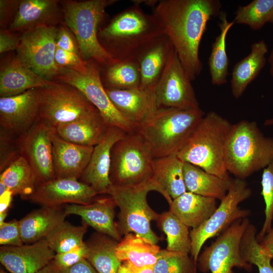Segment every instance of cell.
I'll return each mask as SVG.
<instances>
[{"label":"cell","instance_id":"d590c367","mask_svg":"<svg viewBox=\"0 0 273 273\" xmlns=\"http://www.w3.org/2000/svg\"><path fill=\"white\" fill-rule=\"evenodd\" d=\"M103 67L104 72L101 78L105 88L128 89L140 87L141 74L135 59L118 61Z\"/></svg>","mask_w":273,"mask_h":273},{"label":"cell","instance_id":"680465c9","mask_svg":"<svg viewBox=\"0 0 273 273\" xmlns=\"http://www.w3.org/2000/svg\"><path fill=\"white\" fill-rule=\"evenodd\" d=\"M8 213V210L0 212V224L5 222V219L6 218Z\"/></svg>","mask_w":273,"mask_h":273},{"label":"cell","instance_id":"52a82bcc","mask_svg":"<svg viewBox=\"0 0 273 273\" xmlns=\"http://www.w3.org/2000/svg\"><path fill=\"white\" fill-rule=\"evenodd\" d=\"M116 0L67 1L63 13L65 22L77 41L81 56L106 66L118 61L114 59L101 44L98 33L106 9Z\"/></svg>","mask_w":273,"mask_h":273},{"label":"cell","instance_id":"f1b7e54d","mask_svg":"<svg viewBox=\"0 0 273 273\" xmlns=\"http://www.w3.org/2000/svg\"><path fill=\"white\" fill-rule=\"evenodd\" d=\"M268 47L263 40L253 42L251 51L233 67L231 80V90L236 99L240 98L248 86L257 77L266 63Z\"/></svg>","mask_w":273,"mask_h":273},{"label":"cell","instance_id":"2e32d148","mask_svg":"<svg viewBox=\"0 0 273 273\" xmlns=\"http://www.w3.org/2000/svg\"><path fill=\"white\" fill-rule=\"evenodd\" d=\"M40 119L38 88L15 96L1 97V128L18 137Z\"/></svg>","mask_w":273,"mask_h":273},{"label":"cell","instance_id":"bcb514c9","mask_svg":"<svg viewBox=\"0 0 273 273\" xmlns=\"http://www.w3.org/2000/svg\"><path fill=\"white\" fill-rule=\"evenodd\" d=\"M21 239L19 221L14 219L0 224V244L2 246H20Z\"/></svg>","mask_w":273,"mask_h":273},{"label":"cell","instance_id":"7dc6e473","mask_svg":"<svg viewBox=\"0 0 273 273\" xmlns=\"http://www.w3.org/2000/svg\"><path fill=\"white\" fill-rule=\"evenodd\" d=\"M56 47L81 56L76 38L73 33L67 27H61L58 29Z\"/></svg>","mask_w":273,"mask_h":273},{"label":"cell","instance_id":"5bb4252c","mask_svg":"<svg viewBox=\"0 0 273 273\" xmlns=\"http://www.w3.org/2000/svg\"><path fill=\"white\" fill-rule=\"evenodd\" d=\"M191 81L174 50L153 90L157 109L199 108Z\"/></svg>","mask_w":273,"mask_h":273},{"label":"cell","instance_id":"3957f363","mask_svg":"<svg viewBox=\"0 0 273 273\" xmlns=\"http://www.w3.org/2000/svg\"><path fill=\"white\" fill-rule=\"evenodd\" d=\"M232 124L214 111L203 116L176 155L184 162L222 178L230 177L225 164L226 142Z\"/></svg>","mask_w":273,"mask_h":273},{"label":"cell","instance_id":"b9f144b4","mask_svg":"<svg viewBox=\"0 0 273 273\" xmlns=\"http://www.w3.org/2000/svg\"><path fill=\"white\" fill-rule=\"evenodd\" d=\"M261 192L264 203L265 219L256 238L259 242L272 226L273 221V160L263 170L261 176Z\"/></svg>","mask_w":273,"mask_h":273},{"label":"cell","instance_id":"4dcf8cb0","mask_svg":"<svg viewBox=\"0 0 273 273\" xmlns=\"http://www.w3.org/2000/svg\"><path fill=\"white\" fill-rule=\"evenodd\" d=\"M117 241L97 232L85 242L87 248L85 259L98 273H118L122 262L116 255Z\"/></svg>","mask_w":273,"mask_h":273},{"label":"cell","instance_id":"ffe728a7","mask_svg":"<svg viewBox=\"0 0 273 273\" xmlns=\"http://www.w3.org/2000/svg\"><path fill=\"white\" fill-rule=\"evenodd\" d=\"M105 90L115 107L135 130L157 110L153 91L140 88Z\"/></svg>","mask_w":273,"mask_h":273},{"label":"cell","instance_id":"4316f807","mask_svg":"<svg viewBox=\"0 0 273 273\" xmlns=\"http://www.w3.org/2000/svg\"><path fill=\"white\" fill-rule=\"evenodd\" d=\"M67 216L61 206L42 207L33 210L19 220L24 244H32L45 238Z\"/></svg>","mask_w":273,"mask_h":273},{"label":"cell","instance_id":"d4e9b609","mask_svg":"<svg viewBox=\"0 0 273 273\" xmlns=\"http://www.w3.org/2000/svg\"><path fill=\"white\" fill-rule=\"evenodd\" d=\"M109 127L98 112L61 124L54 129L57 135L67 142L95 147L104 138Z\"/></svg>","mask_w":273,"mask_h":273},{"label":"cell","instance_id":"f546056e","mask_svg":"<svg viewBox=\"0 0 273 273\" xmlns=\"http://www.w3.org/2000/svg\"><path fill=\"white\" fill-rule=\"evenodd\" d=\"M184 177L187 191L220 201L227 194L233 179L219 177L187 162H184Z\"/></svg>","mask_w":273,"mask_h":273},{"label":"cell","instance_id":"8d00e7d4","mask_svg":"<svg viewBox=\"0 0 273 273\" xmlns=\"http://www.w3.org/2000/svg\"><path fill=\"white\" fill-rule=\"evenodd\" d=\"M157 222L166 235L167 250L190 253L191 239L188 226L170 210L159 214Z\"/></svg>","mask_w":273,"mask_h":273},{"label":"cell","instance_id":"e575fe53","mask_svg":"<svg viewBox=\"0 0 273 273\" xmlns=\"http://www.w3.org/2000/svg\"><path fill=\"white\" fill-rule=\"evenodd\" d=\"M0 180L14 195H18L26 200L38 185L33 170L22 156L1 172Z\"/></svg>","mask_w":273,"mask_h":273},{"label":"cell","instance_id":"7bdbcfd3","mask_svg":"<svg viewBox=\"0 0 273 273\" xmlns=\"http://www.w3.org/2000/svg\"><path fill=\"white\" fill-rule=\"evenodd\" d=\"M17 139V136L0 128L1 172L21 156Z\"/></svg>","mask_w":273,"mask_h":273},{"label":"cell","instance_id":"f6af8a7d","mask_svg":"<svg viewBox=\"0 0 273 273\" xmlns=\"http://www.w3.org/2000/svg\"><path fill=\"white\" fill-rule=\"evenodd\" d=\"M87 248L85 242L82 245L70 251L56 253L52 262L59 270L71 266L83 259L86 258Z\"/></svg>","mask_w":273,"mask_h":273},{"label":"cell","instance_id":"be15d7a7","mask_svg":"<svg viewBox=\"0 0 273 273\" xmlns=\"http://www.w3.org/2000/svg\"><path fill=\"white\" fill-rule=\"evenodd\" d=\"M272 265H273V261L272 262Z\"/></svg>","mask_w":273,"mask_h":273},{"label":"cell","instance_id":"9a60e30c","mask_svg":"<svg viewBox=\"0 0 273 273\" xmlns=\"http://www.w3.org/2000/svg\"><path fill=\"white\" fill-rule=\"evenodd\" d=\"M54 131V128L40 119L17 139L21 155L32 167L38 185L56 178L53 154Z\"/></svg>","mask_w":273,"mask_h":273},{"label":"cell","instance_id":"1f68e13d","mask_svg":"<svg viewBox=\"0 0 273 273\" xmlns=\"http://www.w3.org/2000/svg\"><path fill=\"white\" fill-rule=\"evenodd\" d=\"M184 162L176 155L154 158L153 177L173 200L186 192Z\"/></svg>","mask_w":273,"mask_h":273},{"label":"cell","instance_id":"74e56055","mask_svg":"<svg viewBox=\"0 0 273 273\" xmlns=\"http://www.w3.org/2000/svg\"><path fill=\"white\" fill-rule=\"evenodd\" d=\"M87 229V226L84 224L75 225L64 221L57 226L44 239L55 253H63L83 244V238Z\"/></svg>","mask_w":273,"mask_h":273},{"label":"cell","instance_id":"e0dca14e","mask_svg":"<svg viewBox=\"0 0 273 273\" xmlns=\"http://www.w3.org/2000/svg\"><path fill=\"white\" fill-rule=\"evenodd\" d=\"M97 195L92 187L79 180L55 178L38 185L26 200L42 206L57 207L66 203L88 204Z\"/></svg>","mask_w":273,"mask_h":273},{"label":"cell","instance_id":"d6986e66","mask_svg":"<svg viewBox=\"0 0 273 273\" xmlns=\"http://www.w3.org/2000/svg\"><path fill=\"white\" fill-rule=\"evenodd\" d=\"M55 252L44 238L20 246H2L0 261L11 273H36L54 258Z\"/></svg>","mask_w":273,"mask_h":273},{"label":"cell","instance_id":"ac0fdd59","mask_svg":"<svg viewBox=\"0 0 273 273\" xmlns=\"http://www.w3.org/2000/svg\"><path fill=\"white\" fill-rule=\"evenodd\" d=\"M126 133L118 127H109L104 138L94 147L88 163L79 180L89 186L98 194H107L112 185L109 177L111 150Z\"/></svg>","mask_w":273,"mask_h":273},{"label":"cell","instance_id":"30bf717a","mask_svg":"<svg viewBox=\"0 0 273 273\" xmlns=\"http://www.w3.org/2000/svg\"><path fill=\"white\" fill-rule=\"evenodd\" d=\"M38 90L40 119L53 128L99 112L79 90L69 84L56 82Z\"/></svg>","mask_w":273,"mask_h":273},{"label":"cell","instance_id":"ab89813d","mask_svg":"<svg viewBox=\"0 0 273 273\" xmlns=\"http://www.w3.org/2000/svg\"><path fill=\"white\" fill-rule=\"evenodd\" d=\"M233 21L253 30L260 29L267 23L273 24V0H254L239 6Z\"/></svg>","mask_w":273,"mask_h":273},{"label":"cell","instance_id":"6da1fadb","mask_svg":"<svg viewBox=\"0 0 273 273\" xmlns=\"http://www.w3.org/2000/svg\"><path fill=\"white\" fill-rule=\"evenodd\" d=\"M218 0H162L152 14L171 41L191 81L202 72L199 48L208 22L221 13Z\"/></svg>","mask_w":273,"mask_h":273},{"label":"cell","instance_id":"91938a15","mask_svg":"<svg viewBox=\"0 0 273 273\" xmlns=\"http://www.w3.org/2000/svg\"><path fill=\"white\" fill-rule=\"evenodd\" d=\"M8 189L7 187L0 180V195L6 192Z\"/></svg>","mask_w":273,"mask_h":273},{"label":"cell","instance_id":"277c9868","mask_svg":"<svg viewBox=\"0 0 273 273\" xmlns=\"http://www.w3.org/2000/svg\"><path fill=\"white\" fill-rule=\"evenodd\" d=\"M195 109H158L135 129L149 145L154 158L176 155L205 115Z\"/></svg>","mask_w":273,"mask_h":273},{"label":"cell","instance_id":"db71d44e","mask_svg":"<svg viewBox=\"0 0 273 273\" xmlns=\"http://www.w3.org/2000/svg\"><path fill=\"white\" fill-rule=\"evenodd\" d=\"M13 196V193L9 190L0 195V212L9 210Z\"/></svg>","mask_w":273,"mask_h":273},{"label":"cell","instance_id":"f5cc1de1","mask_svg":"<svg viewBox=\"0 0 273 273\" xmlns=\"http://www.w3.org/2000/svg\"><path fill=\"white\" fill-rule=\"evenodd\" d=\"M259 242L273 260V225Z\"/></svg>","mask_w":273,"mask_h":273},{"label":"cell","instance_id":"8992f818","mask_svg":"<svg viewBox=\"0 0 273 273\" xmlns=\"http://www.w3.org/2000/svg\"><path fill=\"white\" fill-rule=\"evenodd\" d=\"M272 160L273 138L265 136L255 122L242 120L232 125L225 152L229 173L245 179Z\"/></svg>","mask_w":273,"mask_h":273},{"label":"cell","instance_id":"ee69618b","mask_svg":"<svg viewBox=\"0 0 273 273\" xmlns=\"http://www.w3.org/2000/svg\"><path fill=\"white\" fill-rule=\"evenodd\" d=\"M55 61L62 67L72 69L82 74L87 70V61L84 60L79 55L56 48Z\"/></svg>","mask_w":273,"mask_h":273},{"label":"cell","instance_id":"7c38bea8","mask_svg":"<svg viewBox=\"0 0 273 273\" xmlns=\"http://www.w3.org/2000/svg\"><path fill=\"white\" fill-rule=\"evenodd\" d=\"M87 61L86 73L63 68L57 78L79 90L98 110L109 127H118L126 133L134 131V127L118 111L108 96L101 80L100 65L93 60Z\"/></svg>","mask_w":273,"mask_h":273},{"label":"cell","instance_id":"8fae6325","mask_svg":"<svg viewBox=\"0 0 273 273\" xmlns=\"http://www.w3.org/2000/svg\"><path fill=\"white\" fill-rule=\"evenodd\" d=\"M250 223L248 218L240 219L220 234L199 254L197 266L203 273H235V267L248 272L252 265L242 257L240 245L243 234Z\"/></svg>","mask_w":273,"mask_h":273},{"label":"cell","instance_id":"83f0119b","mask_svg":"<svg viewBox=\"0 0 273 273\" xmlns=\"http://www.w3.org/2000/svg\"><path fill=\"white\" fill-rule=\"evenodd\" d=\"M217 200L187 191L172 200L169 210L189 228L196 229L217 209Z\"/></svg>","mask_w":273,"mask_h":273},{"label":"cell","instance_id":"f35d334b","mask_svg":"<svg viewBox=\"0 0 273 273\" xmlns=\"http://www.w3.org/2000/svg\"><path fill=\"white\" fill-rule=\"evenodd\" d=\"M256 236L257 229L250 222L241 242L242 256L246 262L255 265L258 273H273L272 259L257 241Z\"/></svg>","mask_w":273,"mask_h":273},{"label":"cell","instance_id":"9f6ffc18","mask_svg":"<svg viewBox=\"0 0 273 273\" xmlns=\"http://www.w3.org/2000/svg\"><path fill=\"white\" fill-rule=\"evenodd\" d=\"M157 0H133L132 2L134 5L140 6L141 4H144L149 7H154L157 5L158 3Z\"/></svg>","mask_w":273,"mask_h":273},{"label":"cell","instance_id":"6125c7cd","mask_svg":"<svg viewBox=\"0 0 273 273\" xmlns=\"http://www.w3.org/2000/svg\"><path fill=\"white\" fill-rule=\"evenodd\" d=\"M0 273H7V272L6 271H5L4 269H1Z\"/></svg>","mask_w":273,"mask_h":273},{"label":"cell","instance_id":"836d02e7","mask_svg":"<svg viewBox=\"0 0 273 273\" xmlns=\"http://www.w3.org/2000/svg\"><path fill=\"white\" fill-rule=\"evenodd\" d=\"M219 18L220 33L212 44L208 59L211 82L212 84L218 86L228 82L229 60L226 53V39L229 30L235 24L234 21H228L224 12H221Z\"/></svg>","mask_w":273,"mask_h":273},{"label":"cell","instance_id":"9c48e42d","mask_svg":"<svg viewBox=\"0 0 273 273\" xmlns=\"http://www.w3.org/2000/svg\"><path fill=\"white\" fill-rule=\"evenodd\" d=\"M252 195L245 179L235 178L225 196L211 216L201 225L190 231L192 258L197 264L201 250L209 239L219 236L236 221L247 218L249 209H241L239 205Z\"/></svg>","mask_w":273,"mask_h":273},{"label":"cell","instance_id":"60d3db41","mask_svg":"<svg viewBox=\"0 0 273 273\" xmlns=\"http://www.w3.org/2000/svg\"><path fill=\"white\" fill-rule=\"evenodd\" d=\"M197 264L188 253L161 250L154 273H197Z\"/></svg>","mask_w":273,"mask_h":273},{"label":"cell","instance_id":"681fc988","mask_svg":"<svg viewBox=\"0 0 273 273\" xmlns=\"http://www.w3.org/2000/svg\"><path fill=\"white\" fill-rule=\"evenodd\" d=\"M20 40L10 30H1L0 32V53L17 50Z\"/></svg>","mask_w":273,"mask_h":273},{"label":"cell","instance_id":"d6a6232c","mask_svg":"<svg viewBox=\"0 0 273 273\" xmlns=\"http://www.w3.org/2000/svg\"><path fill=\"white\" fill-rule=\"evenodd\" d=\"M161 249L140 236L128 233L118 243L116 255L121 261H128L140 267L152 266L156 263Z\"/></svg>","mask_w":273,"mask_h":273},{"label":"cell","instance_id":"cb8c5ba5","mask_svg":"<svg viewBox=\"0 0 273 273\" xmlns=\"http://www.w3.org/2000/svg\"><path fill=\"white\" fill-rule=\"evenodd\" d=\"M58 4L56 0L20 1L9 30L23 33L40 27L55 26L60 16Z\"/></svg>","mask_w":273,"mask_h":273},{"label":"cell","instance_id":"44dd1931","mask_svg":"<svg viewBox=\"0 0 273 273\" xmlns=\"http://www.w3.org/2000/svg\"><path fill=\"white\" fill-rule=\"evenodd\" d=\"M174 50L170 39L163 34L138 54L135 59L140 68V88L153 91Z\"/></svg>","mask_w":273,"mask_h":273},{"label":"cell","instance_id":"603a6c76","mask_svg":"<svg viewBox=\"0 0 273 273\" xmlns=\"http://www.w3.org/2000/svg\"><path fill=\"white\" fill-rule=\"evenodd\" d=\"M116 206L114 200L109 196L95 199L88 204H67L64 209L67 215L79 216L84 224L89 225L97 232L119 241L121 240V236L114 221Z\"/></svg>","mask_w":273,"mask_h":273},{"label":"cell","instance_id":"7a4b0ae2","mask_svg":"<svg viewBox=\"0 0 273 273\" xmlns=\"http://www.w3.org/2000/svg\"><path fill=\"white\" fill-rule=\"evenodd\" d=\"M163 34L153 15L133 4L100 28L98 38L111 56L121 61L135 59L145 47Z\"/></svg>","mask_w":273,"mask_h":273},{"label":"cell","instance_id":"484cf974","mask_svg":"<svg viewBox=\"0 0 273 273\" xmlns=\"http://www.w3.org/2000/svg\"><path fill=\"white\" fill-rule=\"evenodd\" d=\"M56 83L41 77L15 57L1 70L0 96H15Z\"/></svg>","mask_w":273,"mask_h":273},{"label":"cell","instance_id":"7402d4cb","mask_svg":"<svg viewBox=\"0 0 273 273\" xmlns=\"http://www.w3.org/2000/svg\"><path fill=\"white\" fill-rule=\"evenodd\" d=\"M93 149L94 147L67 142L61 138L55 131L53 154L56 178L79 180L88 163Z\"/></svg>","mask_w":273,"mask_h":273},{"label":"cell","instance_id":"c3c4849f","mask_svg":"<svg viewBox=\"0 0 273 273\" xmlns=\"http://www.w3.org/2000/svg\"><path fill=\"white\" fill-rule=\"evenodd\" d=\"M20 1H0L1 26L4 27L8 24V21L12 18L13 20L16 14Z\"/></svg>","mask_w":273,"mask_h":273},{"label":"cell","instance_id":"4fadbf2b","mask_svg":"<svg viewBox=\"0 0 273 273\" xmlns=\"http://www.w3.org/2000/svg\"><path fill=\"white\" fill-rule=\"evenodd\" d=\"M58 31L55 26H42L25 31L20 37L16 50L17 59L49 80L57 77L63 68L55 61Z\"/></svg>","mask_w":273,"mask_h":273},{"label":"cell","instance_id":"5b68a950","mask_svg":"<svg viewBox=\"0 0 273 273\" xmlns=\"http://www.w3.org/2000/svg\"><path fill=\"white\" fill-rule=\"evenodd\" d=\"M152 191L160 193L170 205L172 199L153 177L136 185H111L109 187L107 194L112 198L120 210L117 225L121 236L133 233L153 244L159 241L160 238L151 228V221H157L159 216L147 202V195Z\"/></svg>","mask_w":273,"mask_h":273},{"label":"cell","instance_id":"ba28073f","mask_svg":"<svg viewBox=\"0 0 273 273\" xmlns=\"http://www.w3.org/2000/svg\"><path fill=\"white\" fill-rule=\"evenodd\" d=\"M154 159L149 145L138 132L126 133L111 150L112 185L133 186L152 177Z\"/></svg>","mask_w":273,"mask_h":273},{"label":"cell","instance_id":"11a10c76","mask_svg":"<svg viewBox=\"0 0 273 273\" xmlns=\"http://www.w3.org/2000/svg\"><path fill=\"white\" fill-rule=\"evenodd\" d=\"M36 273H60V271L51 261Z\"/></svg>","mask_w":273,"mask_h":273},{"label":"cell","instance_id":"f907efd6","mask_svg":"<svg viewBox=\"0 0 273 273\" xmlns=\"http://www.w3.org/2000/svg\"><path fill=\"white\" fill-rule=\"evenodd\" d=\"M60 271V273H98L85 258L71 266Z\"/></svg>","mask_w":273,"mask_h":273},{"label":"cell","instance_id":"816d5d0a","mask_svg":"<svg viewBox=\"0 0 273 273\" xmlns=\"http://www.w3.org/2000/svg\"><path fill=\"white\" fill-rule=\"evenodd\" d=\"M118 273H154L153 267H140L128 261L122 262Z\"/></svg>","mask_w":273,"mask_h":273},{"label":"cell","instance_id":"6f0895ef","mask_svg":"<svg viewBox=\"0 0 273 273\" xmlns=\"http://www.w3.org/2000/svg\"><path fill=\"white\" fill-rule=\"evenodd\" d=\"M268 63L270 65V72L271 76L273 78V49L268 58Z\"/></svg>","mask_w":273,"mask_h":273},{"label":"cell","instance_id":"94428289","mask_svg":"<svg viewBox=\"0 0 273 273\" xmlns=\"http://www.w3.org/2000/svg\"><path fill=\"white\" fill-rule=\"evenodd\" d=\"M264 125L266 126L272 125H273V118L266 119L264 123Z\"/></svg>","mask_w":273,"mask_h":273}]
</instances>
